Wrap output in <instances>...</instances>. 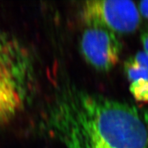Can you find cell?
<instances>
[{"instance_id":"6da1fadb","label":"cell","mask_w":148,"mask_h":148,"mask_svg":"<svg viewBox=\"0 0 148 148\" xmlns=\"http://www.w3.org/2000/svg\"><path fill=\"white\" fill-rule=\"evenodd\" d=\"M42 127L66 148H148L147 112L75 86L56 95Z\"/></svg>"},{"instance_id":"7a4b0ae2","label":"cell","mask_w":148,"mask_h":148,"mask_svg":"<svg viewBox=\"0 0 148 148\" xmlns=\"http://www.w3.org/2000/svg\"><path fill=\"white\" fill-rule=\"evenodd\" d=\"M34 82L32 56L18 38L0 26V125L25 108Z\"/></svg>"},{"instance_id":"ba28073f","label":"cell","mask_w":148,"mask_h":148,"mask_svg":"<svg viewBox=\"0 0 148 148\" xmlns=\"http://www.w3.org/2000/svg\"><path fill=\"white\" fill-rule=\"evenodd\" d=\"M142 45H143L144 51L148 54V29L144 32L140 36Z\"/></svg>"},{"instance_id":"3957f363","label":"cell","mask_w":148,"mask_h":148,"mask_svg":"<svg viewBox=\"0 0 148 148\" xmlns=\"http://www.w3.org/2000/svg\"><path fill=\"white\" fill-rule=\"evenodd\" d=\"M81 15L87 26L101 27L116 34L134 32L140 21L137 5L127 0L85 1L82 5Z\"/></svg>"},{"instance_id":"52a82bcc","label":"cell","mask_w":148,"mask_h":148,"mask_svg":"<svg viewBox=\"0 0 148 148\" xmlns=\"http://www.w3.org/2000/svg\"><path fill=\"white\" fill-rule=\"evenodd\" d=\"M137 8L140 15L148 20V1H141L138 2Z\"/></svg>"},{"instance_id":"277c9868","label":"cell","mask_w":148,"mask_h":148,"mask_svg":"<svg viewBox=\"0 0 148 148\" xmlns=\"http://www.w3.org/2000/svg\"><path fill=\"white\" fill-rule=\"evenodd\" d=\"M79 47L84 60L94 69L108 71L119 60L122 45L117 34L99 27L87 26L82 33Z\"/></svg>"},{"instance_id":"5b68a950","label":"cell","mask_w":148,"mask_h":148,"mask_svg":"<svg viewBox=\"0 0 148 148\" xmlns=\"http://www.w3.org/2000/svg\"><path fill=\"white\" fill-rule=\"evenodd\" d=\"M124 71L130 82L139 79L148 80V54L138 51L125 62Z\"/></svg>"},{"instance_id":"8992f818","label":"cell","mask_w":148,"mask_h":148,"mask_svg":"<svg viewBox=\"0 0 148 148\" xmlns=\"http://www.w3.org/2000/svg\"><path fill=\"white\" fill-rule=\"evenodd\" d=\"M130 91L138 102L148 103V80L139 79L130 82Z\"/></svg>"}]
</instances>
